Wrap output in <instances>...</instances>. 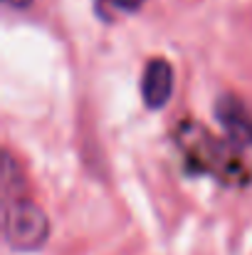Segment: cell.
I'll list each match as a JSON object with an SVG mask.
<instances>
[{
	"label": "cell",
	"mask_w": 252,
	"mask_h": 255,
	"mask_svg": "<svg viewBox=\"0 0 252 255\" xmlns=\"http://www.w3.org/2000/svg\"><path fill=\"white\" fill-rule=\"evenodd\" d=\"M2 233L10 248L20 253H32L47 243L50 221L37 203L27 198H10L5 201L2 211Z\"/></svg>",
	"instance_id": "6da1fadb"
},
{
	"label": "cell",
	"mask_w": 252,
	"mask_h": 255,
	"mask_svg": "<svg viewBox=\"0 0 252 255\" xmlns=\"http://www.w3.org/2000/svg\"><path fill=\"white\" fill-rule=\"evenodd\" d=\"M215 117L235 146H252V114L235 94H223L215 102Z\"/></svg>",
	"instance_id": "7a4b0ae2"
},
{
	"label": "cell",
	"mask_w": 252,
	"mask_h": 255,
	"mask_svg": "<svg viewBox=\"0 0 252 255\" xmlns=\"http://www.w3.org/2000/svg\"><path fill=\"white\" fill-rule=\"evenodd\" d=\"M173 94V67L164 57L149 60L141 77V97L149 109H161Z\"/></svg>",
	"instance_id": "3957f363"
},
{
	"label": "cell",
	"mask_w": 252,
	"mask_h": 255,
	"mask_svg": "<svg viewBox=\"0 0 252 255\" xmlns=\"http://www.w3.org/2000/svg\"><path fill=\"white\" fill-rule=\"evenodd\" d=\"M104 2H109L111 7H116V10H121V12H134V10H139L146 0H104Z\"/></svg>",
	"instance_id": "277c9868"
},
{
	"label": "cell",
	"mask_w": 252,
	"mask_h": 255,
	"mask_svg": "<svg viewBox=\"0 0 252 255\" xmlns=\"http://www.w3.org/2000/svg\"><path fill=\"white\" fill-rule=\"evenodd\" d=\"M2 2L10 7H30L32 5V0H2Z\"/></svg>",
	"instance_id": "5b68a950"
}]
</instances>
